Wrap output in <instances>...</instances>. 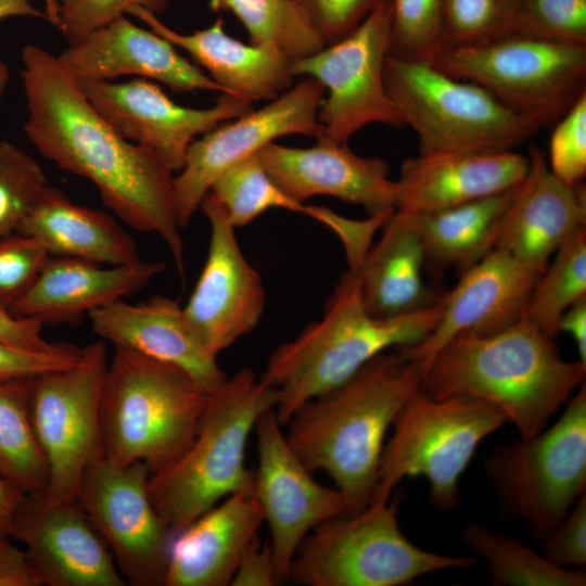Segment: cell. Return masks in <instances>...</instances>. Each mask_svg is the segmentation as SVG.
Instances as JSON below:
<instances>
[{
  "instance_id": "38",
  "label": "cell",
  "mask_w": 586,
  "mask_h": 586,
  "mask_svg": "<svg viewBox=\"0 0 586 586\" xmlns=\"http://www.w3.org/2000/svg\"><path fill=\"white\" fill-rule=\"evenodd\" d=\"M39 163L8 141H0V240L16 232L47 187Z\"/></svg>"
},
{
  "instance_id": "15",
  "label": "cell",
  "mask_w": 586,
  "mask_h": 586,
  "mask_svg": "<svg viewBox=\"0 0 586 586\" xmlns=\"http://www.w3.org/2000/svg\"><path fill=\"white\" fill-rule=\"evenodd\" d=\"M324 93L318 80L306 77L264 106L224 122L196 138L183 167L174 177L180 227L190 224L214 180L231 165L281 137L302 135L318 139L321 135L318 112Z\"/></svg>"
},
{
  "instance_id": "10",
  "label": "cell",
  "mask_w": 586,
  "mask_h": 586,
  "mask_svg": "<svg viewBox=\"0 0 586 586\" xmlns=\"http://www.w3.org/2000/svg\"><path fill=\"white\" fill-rule=\"evenodd\" d=\"M385 85L422 153L509 151L537 130L481 86L453 77L429 60L388 54Z\"/></svg>"
},
{
  "instance_id": "20",
  "label": "cell",
  "mask_w": 586,
  "mask_h": 586,
  "mask_svg": "<svg viewBox=\"0 0 586 586\" xmlns=\"http://www.w3.org/2000/svg\"><path fill=\"white\" fill-rule=\"evenodd\" d=\"M542 273L495 249L464 270L455 288L443 294L442 314L432 332L421 342L397 349L424 375L436 354L458 335L492 334L519 321Z\"/></svg>"
},
{
  "instance_id": "46",
  "label": "cell",
  "mask_w": 586,
  "mask_h": 586,
  "mask_svg": "<svg viewBox=\"0 0 586 586\" xmlns=\"http://www.w3.org/2000/svg\"><path fill=\"white\" fill-rule=\"evenodd\" d=\"M80 348L64 344L52 352L27 351L0 341V381L30 379L74 365Z\"/></svg>"
},
{
  "instance_id": "32",
  "label": "cell",
  "mask_w": 586,
  "mask_h": 586,
  "mask_svg": "<svg viewBox=\"0 0 586 586\" xmlns=\"http://www.w3.org/2000/svg\"><path fill=\"white\" fill-rule=\"evenodd\" d=\"M31 379L0 381V476L25 494H43L48 468L29 415Z\"/></svg>"
},
{
  "instance_id": "5",
  "label": "cell",
  "mask_w": 586,
  "mask_h": 586,
  "mask_svg": "<svg viewBox=\"0 0 586 586\" xmlns=\"http://www.w3.org/2000/svg\"><path fill=\"white\" fill-rule=\"evenodd\" d=\"M278 400V391L247 368L209 394L189 446L148 482L156 511L175 535L221 499L254 489L246 442L258 418L276 409Z\"/></svg>"
},
{
  "instance_id": "16",
  "label": "cell",
  "mask_w": 586,
  "mask_h": 586,
  "mask_svg": "<svg viewBox=\"0 0 586 586\" xmlns=\"http://www.w3.org/2000/svg\"><path fill=\"white\" fill-rule=\"evenodd\" d=\"M280 424L275 409L264 412L255 424L258 466L253 489L270 528L278 583L289 578L293 559L309 531L345 513L341 492L314 480Z\"/></svg>"
},
{
  "instance_id": "7",
  "label": "cell",
  "mask_w": 586,
  "mask_h": 586,
  "mask_svg": "<svg viewBox=\"0 0 586 586\" xmlns=\"http://www.w3.org/2000/svg\"><path fill=\"white\" fill-rule=\"evenodd\" d=\"M398 506L399 497H394L321 522L301 544L289 578L307 586H400L425 574L476 564L474 558L412 544L400 531Z\"/></svg>"
},
{
  "instance_id": "28",
  "label": "cell",
  "mask_w": 586,
  "mask_h": 586,
  "mask_svg": "<svg viewBox=\"0 0 586 586\" xmlns=\"http://www.w3.org/2000/svg\"><path fill=\"white\" fill-rule=\"evenodd\" d=\"M263 522L253 491L226 497L174 536L164 585H230Z\"/></svg>"
},
{
  "instance_id": "14",
  "label": "cell",
  "mask_w": 586,
  "mask_h": 586,
  "mask_svg": "<svg viewBox=\"0 0 586 586\" xmlns=\"http://www.w3.org/2000/svg\"><path fill=\"white\" fill-rule=\"evenodd\" d=\"M144 462L122 466L100 453L81 479L77 502L89 517L127 585H164L174 532L156 511Z\"/></svg>"
},
{
  "instance_id": "18",
  "label": "cell",
  "mask_w": 586,
  "mask_h": 586,
  "mask_svg": "<svg viewBox=\"0 0 586 586\" xmlns=\"http://www.w3.org/2000/svg\"><path fill=\"white\" fill-rule=\"evenodd\" d=\"M200 208L211 228L205 264L183 307L189 326L215 355L258 324L266 304L262 278L247 262L234 227L209 192Z\"/></svg>"
},
{
  "instance_id": "24",
  "label": "cell",
  "mask_w": 586,
  "mask_h": 586,
  "mask_svg": "<svg viewBox=\"0 0 586 586\" xmlns=\"http://www.w3.org/2000/svg\"><path fill=\"white\" fill-rule=\"evenodd\" d=\"M530 157L509 151L420 152L404 161L396 211L420 213L506 192L525 178Z\"/></svg>"
},
{
  "instance_id": "11",
  "label": "cell",
  "mask_w": 586,
  "mask_h": 586,
  "mask_svg": "<svg viewBox=\"0 0 586 586\" xmlns=\"http://www.w3.org/2000/svg\"><path fill=\"white\" fill-rule=\"evenodd\" d=\"M485 472L504 509L544 542L586 489L585 382L551 426L499 446Z\"/></svg>"
},
{
  "instance_id": "51",
  "label": "cell",
  "mask_w": 586,
  "mask_h": 586,
  "mask_svg": "<svg viewBox=\"0 0 586 586\" xmlns=\"http://www.w3.org/2000/svg\"><path fill=\"white\" fill-rule=\"evenodd\" d=\"M25 495L17 486L0 476V542L10 537L13 515Z\"/></svg>"
},
{
  "instance_id": "37",
  "label": "cell",
  "mask_w": 586,
  "mask_h": 586,
  "mask_svg": "<svg viewBox=\"0 0 586 586\" xmlns=\"http://www.w3.org/2000/svg\"><path fill=\"white\" fill-rule=\"evenodd\" d=\"M518 0H444L443 47L477 44L517 34Z\"/></svg>"
},
{
  "instance_id": "31",
  "label": "cell",
  "mask_w": 586,
  "mask_h": 586,
  "mask_svg": "<svg viewBox=\"0 0 586 586\" xmlns=\"http://www.w3.org/2000/svg\"><path fill=\"white\" fill-rule=\"evenodd\" d=\"M517 187L453 207L400 212L420 237L425 269L432 277H441L449 268L462 273L496 249Z\"/></svg>"
},
{
  "instance_id": "19",
  "label": "cell",
  "mask_w": 586,
  "mask_h": 586,
  "mask_svg": "<svg viewBox=\"0 0 586 586\" xmlns=\"http://www.w3.org/2000/svg\"><path fill=\"white\" fill-rule=\"evenodd\" d=\"M10 537L24 546L41 585L125 586L104 539L77 501L26 494Z\"/></svg>"
},
{
  "instance_id": "44",
  "label": "cell",
  "mask_w": 586,
  "mask_h": 586,
  "mask_svg": "<svg viewBox=\"0 0 586 586\" xmlns=\"http://www.w3.org/2000/svg\"><path fill=\"white\" fill-rule=\"evenodd\" d=\"M326 44L354 30L383 0H295Z\"/></svg>"
},
{
  "instance_id": "43",
  "label": "cell",
  "mask_w": 586,
  "mask_h": 586,
  "mask_svg": "<svg viewBox=\"0 0 586 586\" xmlns=\"http://www.w3.org/2000/svg\"><path fill=\"white\" fill-rule=\"evenodd\" d=\"M35 239L14 232L0 240V307L9 310L30 289L49 258Z\"/></svg>"
},
{
  "instance_id": "48",
  "label": "cell",
  "mask_w": 586,
  "mask_h": 586,
  "mask_svg": "<svg viewBox=\"0 0 586 586\" xmlns=\"http://www.w3.org/2000/svg\"><path fill=\"white\" fill-rule=\"evenodd\" d=\"M278 584L270 542L256 538L243 556L231 581L232 586H273Z\"/></svg>"
},
{
  "instance_id": "4",
  "label": "cell",
  "mask_w": 586,
  "mask_h": 586,
  "mask_svg": "<svg viewBox=\"0 0 586 586\" xmlns=\"http://www.w3.org/2000/svg\"><path fill=\"white\" fill-rule=\"evenodd\" d=\"M441 314L442 301L405 316L374 317L364 305L356 271L348 269L328 300L322 318L268 358L260 380L279 393L275 409L279 422L286 424L305 403L344 383L388 348L421 342Z\"/></svg>"
},
{
  "instance_id": "40",
  "label": "cell",
  "mask_w": 586,
  "mask_h": 586,
  "mask_svg": "<svg viewBox=\"0 0 586 586\" xmlns=\"http://www.w3.org/2000/svg\"><path fill=\"white\" fill-rule=\"evenodd\" d=\"M517 34L586 46V0H518Z\"/></svg>"
},
{
  "instance_id": "45",
  "label": "cell",
  "mask_w": 586,
  "mask_h": 586,
  "mask_svg": "<svg viewBox=\"0 0 586 586\" xmlns=\"http://www.w3.org/2000/svg\"><path fill=\"white\" fill-rule=\"evenodd\" d=\"M544 542L542 555L550 562L568 569L586 564V493Z\"/></svg>"
},
{
  "instance_id": "30",
  "label": "cell",
  "mask_w": 586,
  "mask_h": 586,
  "mask_svg": "<svg viewBox=\"0 0 586 586\" xmlns=\"http://www.w3.org/2000/svg\"><path fill=\"white\" fill-rule=\"evenodd\" d=\"M38 241L50 256L85 259L106 266L140 260L136 240L109 214L72 202L47 186L17 228Z\"/></svg>"
},
{
  "instance_id": "34",
  "label": "cell",
  "mask_w": 586,
  "mask_h": 586,
  "mask_svg": "<svg viewBox=\"0 0 586 586\" xmlns=\"http://www.w3.org/2000/svg\"><path fill=\"white\" fill-rule=\"evenodd\" d=\"M214 11L233 14L245 28L250 42L269 44L297 60L326 43L295 0H208Z\"/></svg>"
},
{
  "instance_id": "3",
  "label": "cell",
  "mask_w": 586,
  "mask_h": 586,
  "mask_svg": "<svg viewBox=\"0 0 586 586\" xmlns=\"http://www.w3.org/2000/svg\"><path fill=\"white\" fill-rule=\"evenodd\" d=\"M585 377L586 364L562 359L553 339L522 317L492 334L451 340L433 358L421 388L434 398L485 402L526 438L546 428Z\"/></svg>"
},
{
  "instance_id": "26",
  "label": "cell",
  "mask_w": 586,
  "mask_h": 586,
  "mask_svg": "<svg viewBox=\"0 0 586 586\" xmlns=\"http://www.w3.org/2000/svg\"><path fill=\"white\" fill-rule=\"evenodd\" d=\"M165 267L158 260L102 266L79 258L49 256L34 284L9 311L42 324L75 322L136 294Z\"/></svg>"
},
{
  "instance_id": "42",
  "label": "cell",
  "mask_w": 586,
  "mask_h": 586,
  "mask_svg": "<svg viewBox=\"0 0 586 586\" xmlns=\"http://www.w3.org/2000/svg\"><path fill=\"white\" fill-rule=\"evenodd\" d=\"M550 171L568 184H577L586 175V93L557 120L547 161Z\"/></svg>"
},
{
  "instance_id": "29",
  "label": "cell",
  "mask_w": 586,
  "mask_h": 586,
  "mask_svg": "<svg viewBox=\"0 0 586 586\" xmlns=\"http://www.w3.org/2000/svg\"><path fill=\"white\" fill-rule=\"evenodd\" d=\"M355 270L364 305L379 318L399 317L437 305L423 280L425 257L420 237L409 219L394 211Z\"/></svg>"
},
{
  "instance_id": "25",
  "label": "cell",
  "mask_w": 586,
  "mask_h": 586,
  "mask_svg": "<svg viewBox=\"0 0 586 586\" xmlns=\"http://www.w3.org/2000/svg\"><path fill=\"white\" fill-rule=\"evenodd\" d=\"M528 157L530 169L507 208L496 249L544 272L557 250L586 227V189L558 179L538 148H531Z\"/></svg>"
},
{
  "instance_id": "23",
  "label": "cell",
  "mask_w": 586,
  "mask_h": 586,
  "mask_svg": "<svg viewBox=\"0 0 586 586\" xmlns=\"http://www.w3.org/2000/svg\"><path fill=\"white\" fill-rule=\"evenodd\" d=\"M93 332L114 347L174 365L213 394L227 380L217 355L196 336L179 302L154 295L138 304L117 301L88 315Z\"/></svg>"
},
{
  "instance_id": "27",
  "label": "cell",
  "mask_w": 586,
  "mask_h": 586,
  "mask_svg": "<svg viewBox=\"0 0 586 586\" xmlns=\"http://www.w3.org/2000/svg\"><path fill=\"white\" fill-rule=\"evenodd\" d=\"M176 48L186 51L225 93L251 103L271 101L293 85L292 62L284 52L269 44L245 43L230 36L225 21L218 17L212 25L193 33L176 31L158 15L142 7L127 10Z\"/></svg>"
},
{
  "instance_id": "17",
  "label": "cell",
  "mask_w": 586,
  "mask_h": 586,
  "mask_svg": "<svg viewBox=\"0 0 586 586\" xmlns=\"http://www.w3.org/2000/svg\"><path fill=\"white\" fill-rule=\"evenodd\" d=\"M77 82L94 109L124 138L156 153L174 173L183 167L198 136L253 109L251 102L229 93H221L208 107L183 106L158 84L144 78Z\"/></svg>"
},
{
  "instance_id": "8",
  "label": "cell",
  "mask_w": 586,
  "mask_h": 586,
  "mask_svg": "<svg viewBox=\"0 0 586 586\" xmlns=\"http://www.w3.org/2000/svg\"><path fill=\"white\" fill-rule=\"evenodd\" d=\"M506 422L501 412L480 399L461 395L434 398L418 388L392 424L371 502L387 501L405 477L423 476L433 506L454 509L459 480L476 448Z\"/></svg>"
},
{
  "instance_id": "49",
  "label": "cell",
  "mask_w": 586,
  "mask_h": 586,
  "mask_svg": "<svg viewBox=\"0 0 586 586\" xmlns=\"http://www.w3.org/2000/svg\"><path fill=\"white\" fill-rule=\"evenodd\" d=\"M0 586H42L24 549L0 542Z\"/></svg>"
},
{
  "instance_id": "9",
  "label": "cell",
  "mask_w": 586,
  "mask_h": 586,
  "mask_svg": "<svg viewBox=\"0 0 586 586\" xmlns=\"http://www.w3.org/2000/svg\"><path fill=\"white\" fill-rule=\"evenodd\" d=\"M429 61L481 86L536 129L559 120L586 93V46L511 34L443 47Z\"/></svg>"
},
{
  "instance_id": "50",
  "label": "cell",
  "mask_w": 586,
  "mask_h": 586,
  "mask_svg": "<svg viewBox=\"0 0 586 586\" xmlns=\"http://www.w3.org/2000/svg\"><path fill=\"white\" fill-rule=\"evenodd\" d=\"M559 332H566L574 340L578 353V361L586 364V298H583L561 316Z\"/></svg>"
},
{
  "instance_id": "6",
  "label": "cell",
  "mask_w": 586,
  "mask_h": 586,
  "mask_svg": "<svg viewBox=\"0 0 586 586\" xmlns=\"http://www.w3.org/2000/svg\"><path fill=\"white\" fill-rule=\"evenodd\" d=\"M209 394L178 367L114 347L101 396V453L115 463L144 462L151 474L189 446Z\"/></svg>"
},
{
  "instance_id": "12",
  "label": "cell",
  "mask_w": 586,
  "mask_h": 586,
  "mask_svg": "<svg viewBox=\"0 0 586 586\" xmlns=\"http://www.w3.org/2000/svg\"><path fill=\"white\" fill-rule=\"evenodd\" d=\"M107 365L105 342L99 340L80 348L74 365L31 379L29 415L48 468V500L76 501L85 471L101 453Z\"/></svg>"
},
{
  "instance_id": "52",
  "label": "cell",
  "mask_w": 586,
  "mask_h": 586,
  "mask_svg": "<svg viewBox=\"0 0 586 586\" xmlns=\"http://www.w3.org/2000/svg\"><path fill=\"white\" fill-rule=\"evenodd\" d=\"M14 16L46 17L29 0H0V21Z\"/></svg>"
},
{
  "instance_id": "21",
  "label": "cell",
  "mask_w": 586,
  "mask_h": 586,
  "mask_svg": "<svg viewBox=\"0 0 586 586\" xmlns=\"http://www.w3.org/2000/svg\"><path fill=\"white\" fill-rule=\"evenodd\" d=\"M257 156L276 184L297 202L331 196L361 206L369 216L396 208L397 186L388 164L356 154L347 142L317 139L310 148H291L275 141Z\"/></svg>"
},
{
  "instance_id": "53",
  "label": "cell",
  "mask_w": 586,
  "mask_h": 586,
  "mask_svg": "<svg viewBox=\"0 0 586 586\" xmlns=\"http://www.w3.org/2000/svg\"><path fill=\"white\" fill-rule=\"evenodd\" d=\"M9 67L4 62L0 60V99L7 88L8 81H9Z\"/></svg>"
},
{
  "instance_id": "13",
  "label": "cell",
  "mask_w": 586,
  "mask_h": 586,
  "mask_svg": "<svg viewBox=\"0 0 586 586\" xmlns=\"http://www.w3.org/2000/svg\"><path fill=\"white\" fill-rule=\"evenodd\" d=\"M390 47L391 4L383 0L345 37L292 62L294 77L314 78L324 87L318 139L347 142L370 124L404 126L385 85Z\"/></svg>"
},
{
  "instance_id": "41",
  "label": "cell",
  "mask_w": 586,
  "mask_h": 586,
  "mask_svg": "<svg viewBox=\"0 0 586 586\" xmlns=\"http://www.w3.org/2000/svg\"><path fill=\"white\" fill-rule=\"evenodd\" d=\"M56 24L68 46L84 40L94 30L127 13L131 7H142L158 15L171 0H54Z\"/></svg>"
},
{
  "instance_id": "47",
  "label": "cell",
  "mask_w": 586,
  "mask_h": 586,
  "mask_svg": "<svg viewBox=\"0 0 586 586\" xmlns=\"http://www.w3.org/2000/svg\"><path fill=\"white\" fill-rule=\"evenodd\" d=\"M43 324L31 318L12 315L0 307V341L11 346L36 352H52L63 343H51L42 335Z\"/></svg>"
},
{
  "instance_id": "36",
  "label": "cell",
  "mask_w": 586,
  "mask_h": 586,
  "mask_svg": "<svg viewBox=\"0 0 586 586\" xmlns=\"http://www.w3.org/2000/svg\"><path fill=\"white\" fill-rule=\"evenodd\" d=\"M209 193L224 207L234 228L244 227L271 208L307 215L309 205L284 193L264 168L257 153L224 170Z\"/></svg>"
},
{
  "instance_id": "1",
  "label": "cell",
  "mask_w": 586,
  "mask_h": 586,
  "mask_svg": "<svg viewBox=\"0 0 586 586\" xmlns=\"http://www.w3.org/2000/svg\"><path fill=\"white\" fill-rule=\"evenodd\" d=\"M21 59L27 138L56 166L89 180L103 204L127 226L161 238L183 277L174 171L156 153L124 138L89 102L58 56L26 44Z\"/></svg>"
},
{
  "instance_id": "22",
  "label": "cell",
  "mask_w": 586,
  "mask_h": 586,
  "mask_svg": "<svg viewBox=\"0 0 586 586\" xmlns=\"http://www.w3.org/2000/svg\"><path fill=\"white\" fill-rule=\"evenodd\" d=\"M58 59L76 80H111L133 75L178 93H225L171 42L150 28L131 23L125 15L68 46Z\"/></svg>"
},
{
  "instance_id": "33",
  "label": "cell",
  "mask_w": 586,
  "mask_h": 586,
  "mask_svg": "<svg viewBox=\"0 0 586 586\" xmlns=\"http://www.w3.org/2000/svg\"><path fill=\"white\" fill-rule=\"evenodd\" d=\"M469 548L485 560L495 585L585 586L586 574L550 562L514 538L470 525L463 533Z\"/></svg>"
},
{
  "instance_id": "35",
  "label": "cell",
  "mask_w": 586,
  "mask_h": 586,
  "mask_svg": "<svg viewBox=\"0 0 586 586\" xmlns=\"http://www.w3.org/2000/svg\"><path fill=\"white\" fill-rule=\"evenodd\" d=\"M536 281L523 318L555 339L564 311L586 298V227L578 230L555 253Z\"/></svg>"
},
{
  "instance_id": "2",
  "label": "cell",
  "mask_w": 586,
  "mask_h": 586,
  "mask_svg": "<svg viewBox=\"0 0 586 586\" xmlns=\"http://www.w3.org/2000/svg\"><path fill=\"white\" fill-rule=\"evenodd\" d=\"M422 378L416 362L398 349L386 351L289 420L290 446L310 472L321 470L333 480L344 514L370 505L386 432Z\"/></svg>"
},
{
  "instance_id": "39",
  "label": "cell",
  "mask_w": 586,
  "mask_h": 586,
  "mask_svg": "<svg viewBox=\"0 0 586 586\" xmlns=\"http://www.w3.org/2000/svg\"><path fill=\"white\" fill-rule=\"evenodd\" d=\"M390 54L429 60L443 48L444 0H390Z\"/></svg>"
}]
</instances>
